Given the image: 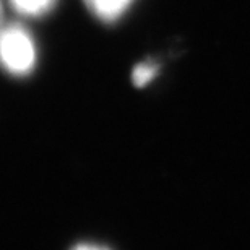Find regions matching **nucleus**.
I'll use <instances>...</instances> for the list:
<instances>
[{"instance_id": "nucleus-2", "label": "nucleus", "mask_w": 250, "mask_h": 250, "mask_svg": "<svg viewBox=\"0 0 250 250\" xmlns=\"http://www.w3.org/2000/svg\"><path fill=\"white\" fill-rule=\"evenodd\" d=\"M83 2L98 20L104 23H116L132 7L133 0H83Z\"/></svg>"}, {"instance_id": "nucleus-5", "label": "nucleus", "mask_w": 250, "mask_h": 250, "mask_svg": "<svg viewBox=\"0 0 250 250\" xmlns=\"http://www.w3.org/2000/svg\"><path fill=\"white\" fill-rule=\"evenodd\" d=\"M72 250H109L104 246H98V244H78Z\"/></svg>"}, {"instance_id": "nucleus-4", "label": "nucleus", "mask_w": 250, "mask_h": 250, "mask_svg": "<svg viewBox=\"0 0 250 250\" xmlns=\"http://www.w3.org/2000/svg\"><path fill=\"white\" fill-rule=\"evenodd\" d=\"M159 73V63L153 61L140 62L132 70V83L137 88H143L153 82Z\"/></svg>"}, {"instance_id": "nucleus-3", "label": "nucleus", "mask_w": 250, "mask_h": 250, "mask_svg": "<svg viewBox=\"0 0 250 250\" xmlns=\"http://www.w3.org/2000/svg\"><path fill=\"white\" fill-rule=\"evenodd\" d=\"M10 5L21 17L41 18L57 5V0H8Z\"/></svg>"}, {"instance_id": "nucleus-6", "label": "nucleus", "mask_w": 250, "mask_h": 250, "mask_svg": "<svg viewBox=\"0 0 250 250\" xmlns=\"http://www.w3.org/2000/svg\"><path fill=\"white\" fill-rule=\"evenodd\" d=\"M0 18H2V5H0Z\"/></svg>"}, {"instance_id": "nucleus-1", "label": "nucleus", "mask_w": 250, "mask_h": 250, "mask_svg": "<svg viewBox=\"0 0 250 250\" xmlns=\"http://www.w3.org/2000/svg\"><path fill=\"white\" fill-rule=\"evenodd\" d=\"M38 62L33 34L23 24L10 23L0 28V68L12 77H26Z\"/></svg>"}]
</instances>
